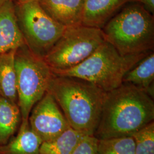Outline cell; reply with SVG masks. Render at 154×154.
I'll return each instance as SVG.
<instances>
[{
    "label": "cell",
    "mask_w": 154,
    "mask_h": 154,
    "mask_svg": "<svg viewBox=\"0 0 154 154\" xmlns=\"http://www.w3.org/2000/svg\"><path fill=\"white\" fill-rule=\"evenodd\" d=\"M139 2L142 5L147 11L154 15V0H139Z\"/></svg>",
    "instance_id": "20"
},
{
    "label": "cell",
    "mask_w": 154,
    "mask_h": 154,
    "mask_svg": "<svg viewBox=\"0 0 154 154\" xmlns=\"http://www.w3.org/2000/svg\"><path fill=\"white\" fill-rule=\"evenodd\" d=\"M21 121L18 105L0 96V146L7 143L14 135Z\"/></svg>",
    "instance_id": "15"
},
{
    "label": "cell",
    "mask_w": 154,
    "mask_h": 154,
    "mask_svg": "<svg viewBox=\"0 0 154 154\" xmlns=\"http://www.w3.org/2000/svg\"><path fill=\"white\" fill-rule=\"evenodd\" d=\"M137 2L139 0H85L82 25L102 29L123 7Z\"/></svg>",
    "instance_id": "9"
},
{
    "label": "cell",
    "mask_w": 154,
    "mask_h": 154,
    "mask_svg": "<svg viewBox=\"0 0 154 154\" xmlns=\"http://www.w3.org/2000/svg\"><path fill=\"white\" fill-rule=\"evenodd\" d=\"M14 5L25 44L34 54L44 58L66 28L47 14L38 0H14Z\"/></svg>",
    "instance_id": "5"
},
{
    "label": "cell",
    "mask_w": 154,
    "mask_h": 154,
    "mask_svg": "<svg viewBox=\"0 0 154 154\" xmlns=\"http://www.w3.org/2000/svg\"><path fill=\"white\" fill-rule=\"evenodd\" d=\"M101 29L105 41L122 55L154 51V15L138 2L123 7Z\"/></svg>",
    "instance_id": "3"
},
{
    "label": "cell",
    "mask_w": 154,
    "mask_h": 154,
    "mask_svg": "<svg viewBox=\"0 0 154 154\" xmlns=\"http://www.w3.org/2000/svg\"><path fill=\"white\" fill-rule=\"evenodd\" d=\"M9 1H14V0H0V6L3 5L4 3H5L6 2H8Z\"/></svg>",
    "instance_id": "21"
},
{
    "label": "cell",
    "mask_w": 154,
    "mask_h": 154,
    "mask_svg": "<svg viewBox=\"0 0 154 154\" xmlns=\"http://www.w3.org/2000/svg\"><path fill=\"white\" fill-rule=\"evenodd\" d=\"M98 143L95 136H85L72 154H98Z\"/></svg>",
    "instance_id": "19"
},
{
    "label": "cell",
    "mask_w": 154,
    "mask_h": 154,
    "mask_svg": "<svg viewBox=\"0 0 154 154\" xmlns=\"http://www.w3.org/2000/svg\"><path fill=\"white\" fill-rule=\"evenodd\" d=\"M149 53L122 55L114 46L105 41L81 63L53 73L58 76L81 79L107 92L121 86L127 72Z\"/></svg>",
    "instance_id": "4"
},
{
    "label": "cell",
    "mask_w": 154,
    "mask_h": 154,
    "mask_svg": "<svg viewBox=\"0 0 154 154\" xmlns=\"http://www.w3.org/2000/svg\"><path fill=\"white\" fill-rule=\"evenodd\" d=\"M47 92L59 106L72 128L85 136H94L106 91L81 79L53 74Z\"/></svg>",
    "instance_id": "2"
},
{
    "label": "cell",
    "mask_w": 154,
    "mask_h": 154,
    "mask_svg": "<svg viewBox=\"0 0 154 154\" xmlns=\"http://www.w3.org/2000/svg\"><path fill=\"white\" fill-rule=\"evenodd\" d=\"M153 99L142 89L127 83L106 92L94 136L98 139L131 137L154 121Z\"/></svg>",
    "instance_id": "1"
},
{
    "label": "cell",
    "mask_w": 154,
    "mask_h": 154,
    "mask_svg": "<svg viewBox=\"0 0 154 154\" xmlns=\"http://www.w3.org/2000/svg\"><path fill=\"white\" fill-rule=\"evenodd\" d=\"M16 50L0 54V96L18 105L15 69Z\"/></svg>",
    "instance_id": "14"
},
{
    "label": "cell",
    "mask_w": 154,
    "mask_h": 154,
    "mask_svg": "<svg viewBox=\"0 0 154 154\" xmlns=\"http://www.w3.org/2000/svg\"><path fill=\"white\" fill-rule=\"evenodd\" d=\"M131 137L135 143V154H154V122L143 127Z\"/></svg>",
    "instance_id": "18"
},
{
    "label": "cell",
    "mask_w": 154,
    "mask_h": 154,
    "mask_svg": "<svg viewBox=\"0 0 154 154\" xmlns=\"http://www.w3.org/2000/svg\"><path fill=\"white\" fill-rule=\"evenodd\" d=\"M18 105L22 121H28L33 107L45 93L53 73L44 59L32 53L26 45L15 53Z\"/></svg>",
    "instance_id": "6"
},
{
    "label": "cell",
    "mask_w": 154,
    "mask_h": 154,
    "mask_svg": "<svg viewBox=\"0 0 154 154\" xmlns=\"http://www.w3.org/2000/svg\"><path fill=\"white\" fill-rule=\"evenodd\" d=\"M154 53L151 51L131 69L123 79V83H130L142 89L154 98Z\"/></svg>",
    "instance_id": "13"
},
{
    "label": "cell",
    "mask_w": 154,
    "mask_h": 154,
    "mask_svg": "<svg viewBox=\"0 0 154 154\" xmlns=\"http://www.w3.org/2000/svg\"><path fill=\"white\" fill-rule=\"evenodd\" d=\"M42 142L32 130L29 121H22L18 132L0 146V154H39Z\"/></svg>",
    "instance_id": "12"
},
{
    "label": "cell",
    "mask_w": 154,
    "mask_h": 154,
    "mask_svg": "<svg viewBox=\"0 0 154 154\" xmlns=\"http://www.w3.org/2000/svg\"><path fill=\"white\" fill-rule=\"evenodd\" d=\"M25 44L17 22L14 1L6 2L0 6V54Z\"/></svg>",
    "instance_id": "11"
},
{
    "label": "cell",
    "mask_w": 154,
    "mask_h": 154,
    "mask_svg": "<svg viewBox=\"0 0 154 154\" xmlns=\"http://www.w3.org/2000/svg\"><path fill=\"white\" fill-rule=\"evenodd\" d=\"M84 137L70 127L58 137L42 143L39 154H72Z\"/></svg>",
    "instance_id": "16"
},
{
    "label": "cell",
    "mask_w": 154,
    "mask_h": 154,
    "mask_svg": "<svg viewBox=\"0 0 154 154\" xmlns=\"http://www.w3.org/2000/svg\"><path fill=\"white\" fill-rule=\"evenodd\" d=\"M98 154H135L131 137L98 139Z\"/></svg>",
    "instance_id": "17"
},
{
    "label": "cell",
    "mask_w": 154,
    "mask_h": 154,
    "mask_svg": "<svg viewBox=\"0 0 154 154\" xmlns=\"http://www.w3.org/2000/svg\"><path fill=\"white\" fill-rule=\"evenodd\" d=\"M105 41L101 29L83 25L66 28L44 59L52 72L69 69L86 60Z\"/></svg>",
    "instance_id": "7"
},
{
    "label": "cell",
    "mask_w": 154,
    "mask_h": 154,
    "mask_svg": "<svg viewBox=\"0 0 154 154\" xmlns=\"http://www.w3.org/2000/svg\"><path fill=\"white\" fill-rule=\"evenodd\" d=\"M85 0H38L47 14L65 28L82 25Z\"/></svg>",
    "instance_id": "10"
},
{
    "label": "cell",
    "mask_w": 154,
    "mask_h": 154,
    "mask_svg": "<svg viewBox=\"0 0 154 154\" xmlns=\"http://www.w3.org/2000/svg\"><path fill=\"white\" fill-rule=\"evenodd\" d=\"M28 121L42 143L54 139L70 128L59 106L48 92L34 105Z\"/></svg>",
    "instance_id": "8"
}]
</instances>
